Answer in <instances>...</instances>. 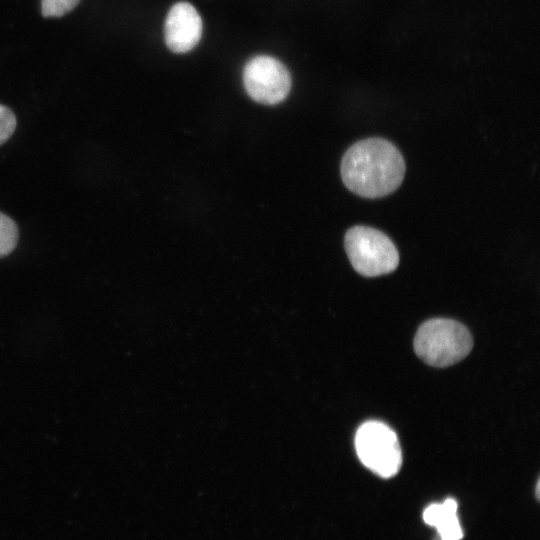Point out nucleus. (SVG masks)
<instances>
[{"label": "nucleus", "instance_id": "obj_1", "mask_svg": "<svg viewBox=\"0 0 540 540\" xmlns=\"http://www.w3.org/2000/svg\"><path fill=\"white\" fill-rule=\"evenodd\" d=\"M340 172L350 191L365 198H379L391 194L401 185L405 162L391 142L372 137L348 148Z\"/></svg>", "mask_w": 540, "mask_h": 540}, {"label": "nucleus", "instance_id": "obj_2", "mask_svg": "<svg viewBox=\"0 0 540 540\" xmlns=\"http://www.w3.org/2000/svg\"><path fill=\"white\" fill-rule=\"evenodd\" d=\"M473 339L461 323L444 318L424 322L414 338L416 354L434 367H447L465 358L471 351Z\"/></svg>", "mask_w": 540, "mask_h": 540}, {"label": "nucleus", "instance_id": "obj_3", "mask_svg": "<svg viewBox=\"0 0 540 540\" xmlns=\"http://www.w3.org/2000/svg\"><path fill=\"white\" fill-rule=\"evenodd\" d=\"M344 246L353 268L365 277H376L393 272L399 264V253L383 232L368 226L356 225L348 229Z\"/></svg>", "mask_w": 540, "mask_h": 540}, {"label": "nucleus", "instance_id": "obj_4", "mask_svg": "<svg viewBox=\"0 0 540 540\" xmlns=\"http://www.w3.org/2000/svg\"><path fill=\"white\" fill-rule=\"evenodd\" d=\"M355 448L361 463L382 478L396 475L402 453L396 433L380 421H367L357 430Z\"/></svg>", "mask_w": 540, "mask_h": 540}, {"label": "nucleus", "instance_id": "obj_5", "mask_svg": "<svg viewBox=\"0 0 540 540\" xmlns=\"http://www.w3.org/2000/svg\"><path fill=\"white\" fill-rule=\"evenodd\" d=\"M243 84L247 94L256 102L275 105L290 92L291 76L276 58L259 55L250 59L243 70Z\"/></svg>", "mask_w": 540, "mask_h": 540}, {"label": "nucleus", "instance_id": "obj_6", "mask_svg": "<svg viewBox=\"0 0 540 540\" xmlns=\"http://www.w3.org/2000/svg\"><path fill=\"white\" fill-rule=\"evenodd\" d=\"M202 30V19L196 8L188 2H177L165 20V43L174 53L188 52L198 44Z\"/></svg>", "mask_w": 540, "mask_h": 540}, {"label": "nucleus", "instance_id": "obj_7", "mask_svg": "<svg viewBox=\"0 0 540 540\" xmlns=\"http://www.w3.org/2000/svg\"><path fill=\"white\" fill-rule=\"evenodd\" d=\"M457 502L447 498L441 503H432L423 511L426 524L436 528L439 540H461L463 531L457 516Z\"/></svg>", "mask_w": 540, "mask_h": 540}, {"label": "nucleus", "instance_id": "obj_8", "mask_svg": "<svg viewBox=\"0 0 540 540\" xmlns=\"http://www.w3.org/2000/svg\"><path fill=\"white\" fill-rule=\"evenodd\" d=\"M16 223L7 215L0 212V258L10 254L18 242Z\"/></svg>", "mask_w": 540, "mask_h": 540}, {"label": "nucleus", "instance_id": "obj_9", "mask_svg": "<svg viewBox=\"0 0 540 540\" xmlns=\"http://www.w3.org/2000/svg\"><path fill=\"white\" fill-rule=\"evenodd\" d=\"M80 0H42L41 12L44 17H61L73 10Z\"/></svg>", "mask_w": 540, "mask_h": 540}, {"label": "nucleus", "instance_id": "obj_10", "mask_svg": "<svg viewBox=\"0 0 540 540\" xmlns=\"http://www.w3.org/2000/svg\"><path fill=\"white\" fill-rule=\"evenodd\" d=\"M16 123L14 113L8 107L0 104V145L11 137Z\"/></svg>", "mask_w": 540, "mask_h": 540}, {"label": "nucleus", "instance_id": "obj_11", "mask_svg": "<svg viewBox=\"0 0 540 540\" xmlns=\"http://www.w3.org/2000/svg\"><path fill=\"white\" fill-rule=\"evenodd\" d=\"M536 497L539 498V482L536 485Z\"/></svg>", "mask_w": 540, "mask_h": 540}]
</instances>
